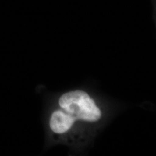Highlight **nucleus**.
Instances as JSON below:
<instances>
[{
    "label": "nucleus",
    "instance_id": "nucleus-2",
    "mask_svg": "<svg viewBox=\"0 0 156 156\" xmlns=\"http://www.w3.org/2000/svg\"><path fill=\"white\" fill-rule=\"evenodd\" d=\"M48 141L53 144L83 145L89 140L90 129L82 125L73 116L54 104L48 113Z\"/></svg>",
    "mask_w": 156,
    "mask_h": 156
},
{
    "label": "nucleus",
    "instance_id": "nucleus-1",
    "mask_svg": "<svg viewBox=\"0 0 156 156\" xmlns=\"http://www.w3.org/2000/svg\"><path fill=\"white\" fill-rule=\"evenodd\" d=\"M56 105L90 130L99 127L106 119V112L101 103L87 91L74 89L62 93Z\"/></svg>",
    "mask_w": 156,
    "mask_h": 156
}]
</instances>
